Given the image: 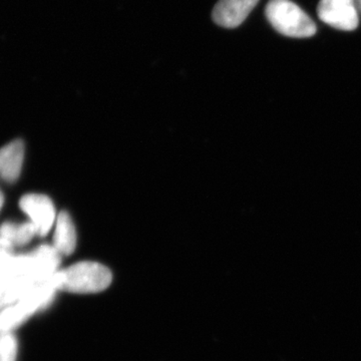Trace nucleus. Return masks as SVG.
<instances>
[{"label":"nucleus","instance_id":"obj_1","mask_svg":"<svg viewBox=\"0 0 361 361\" xmlns=\"http://www.w3.org/2000/svg\"><path fill=\"white\" fill-rule=\"evenodd\" d=\"M58 290L71 293H99L111 283V272L99 263L85 261L58 271L54 276Z\"/></svg>","mask_w":361,"mask_h":361},{"label":"nucleus","instance_id":"obj_2","mask_svg":"<svg viewBox=\"0 0 361 361\" xmlns=\"http://www.w3.org/2000/svg\"><path fill=\"white\" fill-rule=\"evenodd\" d=\"M265 14L271 25L286 37L305 39L315 35L314 21L290 0H270Z\"/></svg>","mask_w":361,"mask_h":361},{"label":"nucleus","instance_id":"obj_3","mask_svg":"<svg viewBox=\"0 0 361 361\" xmlns=\"http://www.w3.org/2000/svg\"><path fill=\"white\" fill-rule=\"evenodd\" d=\"M318 18L336 30L353 32L360 23L355 0H320Z\"/></svg>","mask_w":361,"mask_h":361},{"label":"nucleus","instance_id":"obj_4","mask_svg":"<svg viewBox=\"0 0 361 361\" xmlns=\"http://www.w3.org/2000/svg\"><path fill=\"white\" fill-rule=\"evenodd\" d=\"M20 206L37 229V236H45L56 224V209L51 199L45 195H25L20 199Z\"/></svg>","mask_w":361,"mask_h":361},{"label":"nucleus","instance_id":"obj_5","mask_svg":"<svg viewBox=\"0 0 361 361\" xmlns=\"http://www.w3.org/2000/svg\"><path fill=\"white\" fill-rule=\"evenodd\" d=\"M258 2L259 0H219L213 9L214 23L225 28L238 27Z\"/></svg>","mask_w":361,"mask_h":361},{"label":"nucleus","instance_id":"obj_6","mask_svg":"<svg viewBox=\"0 0 361 361\" xmlns=\"http://www.w3.org/2000/svg\"><path fill=\"white\" fill-rule=\"evenodd\" d=\"M26 255L33 282L44 281L58 272L61 255L54 246L42 245Z\"/></svg>","mask_w":361,"mask_h":361},{"label":"nucleus","instance_id":"obj_7","mask_svg":"<svg viewBox=\"0 0 361 361\" xmlns=\"http://www.w3.org/2000/svg\"><path fill=\"white\" fill-rule=\"evenodd\" d=\"M25 160V144L20 140L9 142L0 149V177L13 183L20 178Z\"/></svg>","mask_w":361,"mask_h":361},{"label":"nucleus","instance_id":"obj_8","mask_svg":"<svg viewBox=\"0 0 361 361\" xmlns=\"http://www.w3.org/2000/svg\"><path fill=\"white\" fill-rule=\"evenodd\" d=\"M52 246L61 256H68L75 252L77 247V231L71 216L61 212L56 217Z\"/></svg>","mask_w":361,"mask_h":361},{"label":"nucleus","instance_id":"obj_9","mask_svg":"<svg viewBox=\"0 0 361 361\" xmlns=\"http://www.w3.org/2000/svg\"><path fill=\"white\" fill-rule=\"evenodd\" d=\"M37 236V229L32 223L6 222L0 226V239L14 247L25 246Z\"/></svg>","mask_w":361,"mask_h":361},{"label":"nucleus","instance_id":"obj_10","mask_svg":"<svg viewBox=\"0 0 361 361\" xmlns=\"http://www.w3.org/2000/svg\"><path fill=\"white\" fill-rule=\"evenodd\" d=\"M32 314V311L20 301L6 306L0 310V330L11 331Z\"/></svg>","mask_w":361,"mask_h":361},{"label":"nucleus","instance_id":"obj_11","mask_svg":"<svg viewBox=\"0 0 361 361\" xmlns=\"http://www.w3.org/2000/svg\"><path fill=\"white\" fill-rule=\"evenodd\" d=\"M18 341L13 332L0 330V361H16Z\"/></svg>","mask_w":361,"mask_h":361},{"label":"nucleus","instance_id":"obj_12","mask_svg":"<svg viewBox=\"0 0 361 361\" xmlns=\"http://www.w3.org/2000/svg\"><path fill=\"white\" fill-rule=\"evenodd\" d=\"M6 306V291H4V285L0 284V310Z\"/></svg>","mask_w":361,"mask_h":361},{"label":"nucleus","instance_id":"obj_13","mask_svg":"<svg viewBox=\"0 0 361 361\" xmlns=\"http://www.w3.org/2000/svg\"><path fill=\"white\" fill-rule=\"evenodd\" d=\"M355 2H356V6L360 7V9L361 11V0H355Z\"/></svg>","mask_w":361,"mask_h":361},{"label":"nucleus","instance_id":"obj_14","mask_svg":"<svg viewBox=\"0 0 361 361\" xmlns=\"http://www.w3.org/2000/svg\"><path fill=\"white\" fill-rule=\"evenodd\" d=\"M2 203H4V198H2V195L0 193V208H1Z\"/></svg>","mask_w":361,"mask_h":361}]
</instances>
